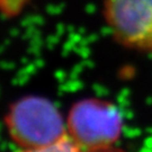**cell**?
Listing matches in <instances>:
<instances>
[{
    "mask_svg": "<svg viewBox=\"0 0 152 152\" xmlns=\"http://www.w3.org/2000/svg\"><path fill=\"white\" fill-rule=\"evenodd\" d=\"M11 142L26 151H79L66 127V121L51 100L26 96L11 104L5 115Z\"/></svg>",
    "mask_w": 152,
    "mask_h": 152,
    "instance_id": "6da1fadb",
    "label": "cell"
},
{
    "mask_svg": "<svg viewBox=\"0 0 152 152\" xmlns=\"http://www.w3.org/2000/svg\"><path fill=\"white\" fill-rule=\"evenodd\" d=\"M123 126L120 108L102 98L78 100L66 116L68 133L79 151L113 149L122 137Z\"/></svg>",
    "mask_w": 152,
    "mask_h": 152,
    "instance_id": "7a4b0ae2",
    "label": "cell"
},
{
    "mask_svg": "<svg viewBox=\"0 0 152 152\" xmlns=\"http://www.w3.org/2000/svg\"><path fill=\"white\" fill-rule=\"evenodd\" d=\"M103 14L117 43L152 53V0H105Z\"/></svg>",
    "mask_w": 152,
    "mask_h": 152,
    "instance_id": "3957f363",
    "label": "cell"
}]
</instances>
